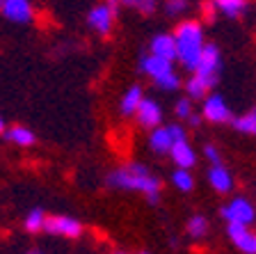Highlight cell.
Wrapping results in <instances>:
<instances>
[{"label": "cell", "mask_w": 256, "mask_h": 254, "mask_svg": "<svg viewBox=\"0 0 256 254\" xmlns=\"http://www.w3.org/2000/svg\"><path fill=\"white\" fill-rule=\"evenodd\" d=\"M108 183H110L112 188H122V190L144 192L151 204H156L160 197V181L140 163H128L126 167H119V169H114V172H110Z\"/></svg>", "instance_id": "obj_1"}, {"label": "cell", "mask_w": 256, "mask_h": 254, "mask_svg": "<svg viewBox=\"0 0 256 254\" xmlns=\"http://www.w3.org/2000/svg\"><path fill=\"white\" fill-rule=\"evenodd\" d=\"M176 44H178V60L186 69L194 71L204 53V30L199 21H183L174 30Z\"/></svg>", "instance_id": "obj_2"}, {"label": "cell", "mask_w": 256, "mask_h": 254, "mask_svg": "<svg viewBox=\"0 0 256 254\" xmlns=\"http://www.w3.org/2000/svg\"><path fill=\"white\" fill-rule=\"evenodd\" d=\"M194 76L204 78L210 87L218 85V78H220V51L215 44H206L204 46V53H202V60H199V67L194 69Z\"/></svg>", "instance_id": "obj_3"}, {"label": "cell", "mask_w": 256, "mask_h": 254, "mask_svg": "<svg viewBox=\"0 0 256 254\" xmlns=\"http://www.w3.org/2000/svg\"><path fill=\"white\" fill-rule=\"evenodd\" d=\"M220 215H222L229 224H252L256 217V211L245 197H236V199H231L226 206H222Z\"/></svg>", "instance_id": "obj_4"}, {"label": "cell", "mask_w": 256, "mask_h": 254, "mask_svg": "<svg viewBox=\"0 0 256 254\" xmlns=\"http://www.w3.org/2000/svg\"><path fill=\"white\" fill-rule=\"evenodd\" d=\"M202 115H204V119H208V122H213V124L234 122V115H231L229 103H226L220 94H208L206 99H204Z\"/></svg>", "instance_id": "obj_5"}, {"label": "cell", "mask_w": 256, "mask_h": 254, "mask_svg": "<svg viewBox=\"0 0 256 254\" xmlns=\"http://www.w3.org/2000/svg\"><path fill=\"white\" fill-rule=\"evenodd\" d=\"M44 229L50 233H58V236H64V238H78L80 233H82V224L76 217H69V215L48 217Z\"/></svg>", "instance_id": "obj_6"}, {"label": "cell", "mask_w": 256, "mask_h": 254, "mask_svg": "<svg viewBox=\"0 0 256 254\" xmlns=\"http://www.w3.org/2000/svg\"><path fill=\"white\" fill-rule=\"evenodd\" d=\"M229 238L240 252L256 254V231H252L250 224H229L226 227Z\"/></svg>", "instance_id": "obj_7"}, {"label": "cell", "mask_w": 256, "mask_h": 254, "mask_svg": "<svg viewBox=\"0 0 256 254\" xmlns=\"http://www.w3.org/2000/svg\"><path fill=\"white\" fill-rule=\"evenodd\" d=\"M114 14H117V10H114V7H110L108 3H106V5H96L94 10L90 12V16H87V23H90V28H94L96 32L108 35V32L112 30Z\"/></svg>", "instance_id": "obj_8"}, {"label": "cell", "mask_w": 256, "mask_h": 254, "mask_svg": "<svg viewBox=\"0 0 256 254\" xmlns=\"http://www.w3.org/2000/svg\"><path fill=\"white\" fill-rule=\"evenodd\" d=\"M2 14L14 23H30L34 19V10H32L30 0H5Z\"/></svg>", "instance_id": "obj_9"}, {"label": "cell", "mask_w": 256, "mask_h": 254, "mask_svg": "<svg viewBox=\"0 0 256 254\" xmlns=\"http://www.w3.org/2000/svg\"><path fill=\"white\" fill-rule=\"evenodd\" d=\"M151 55H158V58H165L170 62L178 60V44H176L174 35H158L151 42Z\"/></svg>", "instance_id": "obj_10"}, {"label": "cell", "mask_w": 256, "mask_h": 254, "mask_svg": "<svg viewBox=\"0 0 256 254\" xmlns=\"http://www.w3.org/2000/svg\"><path fill=\"white\" fill-rule=\"evenodd\" d=\"M142 71L146 76H151L154 80H160L162 76L172 74L174 71V67H172L170 60L165 58H158V55H146V58L142 60Z\"/></svg>", "instance_id": "obj_11"}, {"label": "cell", "mask_w": 256, "mask_h": 254, "mask_svg": "<svg viewBox=\"0 0 256 254\" xmlns=\"http://www.w3.org/2000/svg\"><path fill=\"white\" fill-rule=\"evenodd\" d=\"M135 115H138V122L142 124L144 128H158L162 112H160V106L156 103V101L144 99L142 106H140V110L135 112Z\"/></svg>", "instance_id": "obj_12"}, {"label": "cell", "mask_w": 256, "mask_h": 254, "mask_svg": "<svg viewBox=\"0 0 256 254\" xmlns=\"http://www.w3.org/2000/svg\"><path fill=\"white\" fill-rule=\"evenodd\" d=\"M208 181L213 185V190L222 192V195L231 192V188H234V176H231V172L226 167H222V165H213V167H210Z\"/></svg>", "instance_id": "obj_13"}, {"label": "cell", "mask_w": 256, "mask_h": 254, "mask_svg": "<svg viewBox=\"0 0 256 254\" xmlns=\"http://www.w3.org/2000/svg\"><path fill=\"white\" fill-rule=\"evenodd\" d=\"M170 156L174 158V163L178 165V167H183V169H190L192 165L197 163V154H194V149L188 144V140H183V142H176L174 147H172Z\"/></svg>", "instance_id": "obj_14"}, {"label": "cell", "mask_w": 256, "mask_h": 254, "mask_svg": "<svg viewBox=\"0 0 256 254\" xmlns=\"http://www.w3.org/2000/svg\"><path fill=\"white\" fill-rule=\"evenodd\" d=\"M149 144L156 154H170L172 147H174V138H172V133H170V126L154 128V133H151V138H149Z\"/></svg>", "instance_id": "obj_15"}, {"label": "cell", "mask_w": 256, "mask_h": 254, "mask_svg": "<svg viewBox=\"0 0 256 254\" xmlns=\"http://www.w3.org/2000/svg\"><path fill=\"white\" fill-rule=\"evenodd\" d=\"M213 5L226 19H240L247 12V0H213Z\"/></svg>", "instance_id": "obj_16"}, {"label": "cell", "mask_w": 256, "mask_h": 254, "mask_svg": "<svg viewBox=\"0 0 256 254\" xmlns=\"http://www.w3.org/2000/svg\"><path fill=\"white\" fill-rule=\"evenodd\" d=\"M142 101H144L142 87L133 85V87H130V90L124 94V99H122V112L124 115H135V112L140 110V106H142Z\"/></svg>", "instance_id": "obj_17"}, {"label": "cell", "mask_w": 256, "mask_h": 254, "mask_svg": "<svg viewBox=\"0 0 256 254\" xmlns=\"http://www.w3.org/2000/svg\"><path fill=\"white\" fill-rule=\"evenodd\" d=\"M186 90H188V96H190V99H206L208 92L213 90V87H210L204 78H199V76H192V78L186 83Z\"/></svg>", "instance_id": "obj_18"}, {"label": "cell", "mask_w": 256, "mask_h": 254, "mask_svg": "<svg viewBox=\"0 0 256 254\" xmlns=\"http://www.w3.org/2000/svg\"><path fill=\"white\" fill-rule=\"evenodd\" d=\"M234 128L240 133H245V135H256V110L252 112H245V115L236 117L234 122Z\"/></svg>", "instance_id": "obj_19"}, {"label": "cell", "mask_w": 256, "mask_h": 254, "mask_svg": "<svg viewBox=\"0 0 256 254\" xmlns=\"http://www.w3.org/2000/svg\"><path fill=\"white\" fill-rule=\"evenodd\" d=\"M188 233H190L192 238H204L208 233V220L204 215H192L188 220Z\"/></svg>", "instance_id": "obj_20"}, {"label": "cell", "mask_w": 256, "mask_h": 254, "mask_svg": "<svg viewBox=\"0 0 256 254\" xmlns=\"http://www.w3.org/2000/svg\"><path fill=\"white\" fill-rule=\"evenodd\" d=\"M10 140L14 144H18V147H30L32 142H34V135H32L30 128H23V126H16V128H10Z\"/></svg>", "instance_id": "obj_21"}, {"label": "cell", "mask_w": 256, "mask_h": 254, "mask_svg": "<svg viewBox=\"0 0 256 254\" xmlns=\"http://www.w3.org/2000/svg\"><path fill=\"white\" fill-rule=\"evenodd\" d=\"M46 220L48 217L44 215V211L34 208V211H30L28 213V217H26V229L28 231H32V233H37V231H42V229L46 227Z\"/></svg>", "instance_id": "obj_22"}, {"label": "cell", "mask_w": 256, "mask_h": 254, "mask_svg": "<svg viewBox=\"0 0 256 254\" xmlns=\"http://www.w3.org/2000/svg\"><path fill=\"white\" fill-rule=\"evenodd\" d=\"M172 181H174V185L178 188V190H183V192L192 190V185H194V179H192V174L188 172V169H183V167L176 169L174 176H172Z\"/></svg>", "instance_id": "obj_23"}, {"label": "cell", "mask_w": 256, "mask_h": 254, "mask_svg": "<svg viewBox=\"0 0 256 254\" xmlns=\"http://www.w3.org/2000/svg\"><path fill=\"white\" fill-rule=\"evenodd\" d=\"M119 3L126 7H133V10L142 12V14H151V12H156L160 0H119Z\"/></svg>", "instance_id": "obj_24"}, {"label": "cell", "mask_w": 256, "mask_h": 254, "mask_svg": "<svg viewBox=\"0 0 256 254\" xmlns=\"http://www.w3.org/2000/svg\"><path fill=\"white\" fill-rule=\"evenodd\" d=\"M188 10V0H165V12L170 16H181Z\"/></svg>", "instance_id": "obj_25"}, {"label": "cell", "mask_w": 256, "mask_h": 254, "mask_svg": "<svg viewBox=\"0 0 256 254\" xmlns=\"http://www.w3.org/2000/svg\"><path fill=\"white\" fill-rule=\"evenodd\" d=\"M156 85L158 87H162V90H167V92H174L178 85H181V80H178V76L172 71V74H167V76H162L160 80H156Z\"/></svg>", "instance_id": "obj_26"}, {"label": "cell", "mask_w": 256, "mask_h": 254, "mask_svg": "<svg viewBox=\"0 0 256 254\" xmlns=\"http://www.w3.org/2000/svg\"><path fill=\"white\" fill-rule=\"evenodd\" d=\"M204 156H206V160L210 165H222V154H220L218 147H213V144H206V147H204Z\"/></svg>", "instance_id": "obj_27"}, {"label": "cell", "mask_w": 256, "mask_h": 254, "mask_svg": "<svg viewBox=\"0 0 256 254\" xmlns=\"http://www.w3.org/2000/svg\"><path fill=\"white\" fill-rule=\"evenodd\" d=\"M176 115L181 117V119H190L192 117V103H190V96L188 99H181L176 103Z\"/></svg>", "instance_id": "obj_28"}, {"label": "cell", "mask_w": 256, "mask_h": 254, "mask_svg": "<svg viewBox=\"0 0 256 254\" xmlns=\"http://www.w3.org/2000/svg\"><path fill=\"white\" fill-rule=\"evenodd\" d=\"M170 133H172V138H174V144H176V142H183V140H186V128H181L178 124H172V126H170Z\"/></svg>", "instance_id": "obj_29"}, {"label": "cell", "mask_w": 256, "mask_h": 254, "mask_svg": "<svg viewBox=\"0 0 256 254\" xmlns=\"http://www.w3.org/2000/svg\"><path fill=\"white\" fill-rule=\"evenodd\" d=\"M202 117H204V115H197V112H192V117L188 119V122H190V126H199V124H202Z\"/></svg>", "instance_id": "obj_30"}, {"label": "cell", "mask_w": 256, "mask_h": 254, "mask_svg": "<svg viewBox=\"0 0 256 254\" xmlns=\"http://www.w3.org/2000/svg\"><path fill=\"white\" fill-rule=\"evenodd\" d=\"M2 7H5V0H0V12H2Z\"/></svg>", "instance_id": "obj_31"}, {"label": "cell", "mask_w": 256, "mask_h": 254, "mask_svg": "<svg viewBox=\"0 0 256 254\" xmlns=\"http://www.w3.org/2000/svg\"><path fill=\"white\" fill-rule=\"evenodd\" d=\"M2 128H5V124H2V119H0V131H2Z\"/></svg>", "instance_id": "obj_32"}, {"label": "cell", "mask_w": 256, "mask_h": 254, "mask_svg": "<svg viewBox=\"0 0 256 254\" xmlns=\"http://www.w3.org/2000/svg\"><path fill=\"white\" fill-rule=\"evenodd\" d=\"M28 254H42V252H28Z\"/></svg>", "instance_id": "obj_33"}, {"label": "cell", "mask_w": 256, "mask_h": 254, "mask_svg": "<svg viewBox=\"0 0 256 254\" xmlns=\"http://www.w3.org/2000/svg\"><path fill=\"white\" fill-rule=\"evenodd\" d=\"M117 254H126V252H117Z\"/></svg>", "instance_id": "obj_34"}, {"label": "cell", "mask_w": 256, "mask_h": 254, "mask_svg": "<svg viewBox=\"0 0 256 254\" xmlns=\"http://www.w3.org/2000/svg\"><path fill=\"white\" fill-rule=\"evenodd\" d=\"M142 254H146V252H142Z\"/></svg>", "instance_id": "obj_35"}]
</instances>
